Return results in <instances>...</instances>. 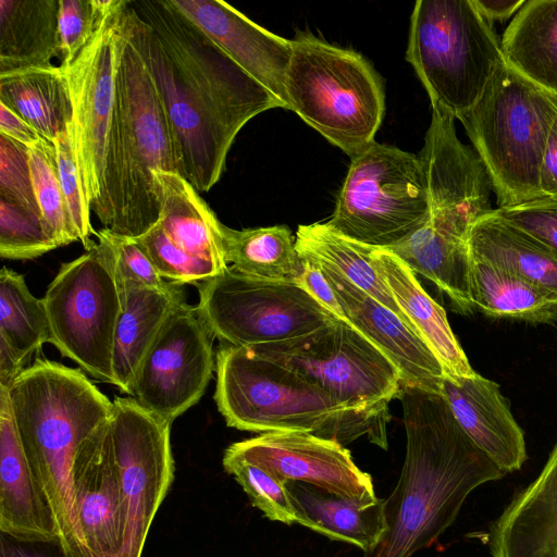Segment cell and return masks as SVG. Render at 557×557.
<instances>
[{
	"mask_svg": "<svg viewBox=\"0 0 557 557\" xmlns=\"http://www.w3.org/2000/svg\"><path fill=\"white\" fill-rule=\"evenodd\" d=\"M127 20L168 119L177 174L209 191L239 131L285 106L171 0H128Z\"/></svg>",
	"mask_w": 557,
	"mask_h": 557,
	"instance_id": "1",
	"label": "cell"
},
{
	"mask_svg": "<svg viewBox=\"0 0 557 557\" xmlns=\"http://www.w3.org/2000/svg\"><path fill=\"white\" fill-rule=\"evenodd\" d=\"M398 398L405 461L384 499L386 531L363 557H412L430 547L473 490L507 474L468 437L441 394L401 385Z\"/></svg>",
	"mask_w": 557,
	"mask_h": 557,
	"instance_id": "2",
	"label": "cell"
},
{
	"mask_svg": "<svg viewBox=\"0 0 557 557\" xmlns=\"http://www.w3.org/2000/svg\"><path fill=\"white\" fill-rule=\"evenodd\" d=\"M29 466L59 529L63 557H85L73 486L82 444L111 416V401L78 369L36 359L8 388Z\"/></svg>",
	"mask_w": 557,
	"mask_h": 557,
	"instance_id": "3",
	"label": "cell"
},
{
	"mask_svg": "<svg viewBox=\"0 0 557 557\" xmlns=\"http://www.w3.org/2000/svg\"><path fill=\"white\" fill-rule=\"evenodd\" d=\"M123 10L116 42L115 101L103 195V228L136 238L160 218L153 172L177 173L173 140L153 79Z\"/></svg>",
	"mask_w": 557,
	"mask_h": 557,
	"instance_id": "4",
	"label": "cell"
},
{
	"mask_svg": "<svg viewBox=\"0 0 557 557\" xmlns=\"http://www.w3.org/2000/svg\"><path fill=\"white\" fill-rule=\"evenodd\" d=\"M214 400L228 426L308 432L345 446L361 436L387 449L389 417L349 410L307 376L246 347L220 344Z\"/></svg>",
	"mask_w": 557,
	"mask_h": 557,
	"instance_id": "5",
	"label": "cell"
},
{
	"mask_svg": "<svg viewBox=\"0 0 557 557\" xmlns=\"http://www.w3.org/2000/svg\"><path fill=\"white\" fill-rule=\"evenodd\" d=\"M557 95L504 62L459 121L490 175L497 208L542 198L540 171Z\"/></svg>",
	"mask_w": 557,
	"mask_h": 557,
	"instance_id": "6",
	"label": "cell"
},
{
	"mask_svg": "<svg viewBox=\"0 0 557 557\" xmlns=\"http://www.w3.org/2000/svg\"><path fill=\"white\" fill-rule=\"evenodd\" d=\"M285 91L288 110L350 158L375 141L385 113L384 85L358 52L298 33Z\"/></svg>",
	"mask_w": 557,
	"mask_h": 557,
	"instance_id": "7",
	"label": "cell"
},
{
	"mask_svg": "<svg viewBox=\"0 0 557 557\" xmlns=\"http://www.w3.org/2000/svg\"><path fill=\"white\" fill-rule=\"evenodd\" d=\"M406 59L431 104L459 120L505 62L500 40L471 0H418Z\"/></svg>",
	"mask_w": 557,
	"mask_h": 557,
	"instance_id": "8",
	"label": "cell"
},
{
	"mask_svg": "<svg viewBox=\"0 0 557 557\" xmlns=\"http://www.w3.org/2000/svg\"><path fill=\"white\" fill-rule=\"evenodd\" d=\"M428 216L426 176L419 154L374 141L351 158L326 223L356 242L389 248L408 238Z\"/></svg>",
	"mask_w": 557,
	"mask_h": 557,
	"instance_id": "9",
	"label": "cell"
},
{
	"mask_svg": "<svg viewBox=\"0 0 557 557\" xmlns=\"http://www.w3.org/2000/svg\"><path fill=\"white\" fill-rule=\"evenodd\" d=\"M98 242L61 264L42 298L51 344L90 376L113 384L115 333L122 288L109 243Z\"/></svg>",
	"mask_w": 557,
	"mask_h": 557,
	"instance_id": "10",
	"label": "cell"
},
{
	"mask_svg": "<svg viewBox=\"0 0 557 557\" xmlns=\"http://www.w3.org/2000/svg\"><path fill=\"white\" fill-rule=\"evenodd\" d=\"M195 286L197 308L220 344L280 343L338 321L299 284L249 276L231 265Z\"/></svg>",
	"mask_w": 557,
	"mask_h": 557,
	"instance_id": "11",
	"label": "cell"
},
{
	"mask_svg": "<svg viewBox=\"0 0 557 557\" xmlns=\"http://www.w3.org/2000/svg\"><path fill=\"white\" fill-rule=\"evenodd\" d=\"M310 379L349 410L389 417L401 377L387 356L345 321L280 343L246 347Z\"/></svg>",
	"mask_w": 557,
	"mask_h": 557,
	"instance_id": "12",
	"label": "cell"
},
{
	"mask_svg": "<svg viewBox=\"0 0 557 557\" xmlns=\"http://www.w3.org/2000/svg\"><path fill=\"white\" fill-rule=\"evenodd\" d=\"M109 425L125 519L123 557H141L150 525L174 480L172 423L131 396L114 398Z\"/></svg>",
	"mask_w": 557,
	"mask_h": 557,
	"instance_id": "13",
	"label": "cell"
},
{
	"mask_svg": "<svg viewBox=\"0 0 557 557\" xmlns=\"http://www.w3.org/2000/svg\"><path fill=\"white\" fill-rule=\"evenodd\" d=\"M125 4L126 0H114L87 46L63 66L73 104L71 131L76 164L94 213L103 195L114 115L116 42Z\"/></svg>",
	"mask_w": 557,
	"mask_h": 557,
	"instance_id": "14",
	"label": "cell"
},
{
	"mask_svg": "<svg viewBox=\"0 0 557 557\" xmlns=\"http://www.w3.org/2000/svg\"><path fill=\"white\" fill-rule=\"evenodd\" d=\"M214 338L197 305H180L144 357L132 396L173 423L198 403L212 377Z\"/></svg>",
	"mask_w": 557,
	"mask_h": 557,
	"instance_id": "15",
	"label": "cell"
},
{
	"mask_svg": "<svg viewBox=\"0 0 557 557\" xmlns=\"http://www.w3.org/2000/svg\"><path fill=\"white\" fill-rule=\"evenodd\" d=\"M455 120L432 107L431 123L419 153L429 195L425 224L468 240L474 223L494 210V190L476 151L458 138Z\"/></svg>",
	"mask_w": 557,
	"mask_h": 557,
	"instance_id": "16",
	"label": "cell"
},
{
	"mask_svg": "<svg viewBox=\"0 0 557 557\" xmlns=\"http://www.w3.org/2000/svg\"><path fill=\"white\" fill-rule=\"evenodd\" d=\"M226 450L284 482L307 483L361 502L377 498L371 475L357 467L345 446L308 432L263 433Z\"/></svg>",
	"mask_w": 557,
	"mask_h": 557,
	"instance_id": "17",
	"label": "cell"
},
{
	"mask_svg": "<svg viewBox=\"0 0 557 557\" xmlns=\"http://www.w3.org/2000/svg\"><path fill=\"white\" fill-rule=\"evenodd\" d=\"M109 419L82 444L73 466L85 557H123L125 519Z\"/></svg>",
	"mask_w": 557,
	"mask_h": 557,
	"instance_id": "18",
	"label": "cell"
},
{
	"mask_svg": "<svg viewBox=\"0 0 557 557\" xmlns=\"http://www.w3.org/2000/svg\"><path fill=\"white\" fill-rule=\"evenodd\" d=\"M312 259L332 285L347 323L387 356L399 371L401 385L440 394L445 371L426 343L395 312L357 287L337 269Z\"/></svg>",
	"mask_w": 557,
	"mask_h": 557,
	"instance_id": "19",
	"label": "cell"
},
{
	"mask_svg": "<svg viewBox=\"0 0 557 557\" xmlns=\"http://www.w3.org/2000/svg\"><path fill=\"white\" fill-rule=\"evenodd\" d=\"M223 52L287 107L292 40L275 35L221 0H171Z\"/></svg>",
	"mask_w": 557,
	"mask_h": 557,
	"instance_id": "20",
	"label": "cell"
},
{
	"mask_svg": "<svg viewBox=\"0 0 557 557\" xmlns=\"http://www.w3.org/2000/svg\"><path fill=\"white\" fill-rule=\"evenodd\" d=\"M0 531L22 542L59 543L54 515L25 455L4 386H0Z\"/></svg>",
	"mask_w": 557,
	"mask_h": 557,
	"instance_id": "21",
	"label": "cell"
},
{
	"mask_svg": "<svg viewBox=\"0 0 557 557\" xmlns=\"http://www.w3.org/2000/svg\"><path fill=\"white\" fill-rule=\"evenodd\" d=\"M440 394L468 437L506 473L527 460L522 429L516 422L498 384L475 373L444 376Z\"/></svg>",
	"mask_w": 557,
	"mask_h": 557,
	"instance_id": "22",
	"label": "cell"
},
{
	"mask_svg": "<svg viewBox=\"0 0 557 557\" xmlns=\"http://www.w3.org/2000/svg\"><path fill=\"white\" fill-rule=\"evenodd\" d=\"M492 557H557V442L540 475L491 524Z\"/></svg>",
	"mask_w": 557,
	"mask_h": 557,
	"instance_id": "23",
	"label": "cell"
},
{
	"mask_svg": "<svg viewBox=\"0 0 557 557\" xmlns=\"http://www.w3.org/2000/svg\"><path fill=\"white\" fill-rule=\"evenodd\" d=\"M120 284L123 306L114 341L113 385L132 396L144 357L169 315L185 302V290L174 283L164 288L121 280Z\"/></svg>",
	"mask_w": 557,
	"mask_h": 557,
	"instance_id": "24",
	"label": "cell"
},
{
	"mask_svg": "<svg viewBox=\"0 0 557 557\" xmlns=\"http://www.w3.org/2000/svg\"><path fill=\"white\" fill-rule=\"evenodd\" d=\"M371 260L400 310L440 360L445 374L474 375L476 372L454 335L445 310L423 289L414 272L385 248L373 247Z\"/></svg>",
	"mask_w": 557,
	"mask_h": 557,
	"instance_id": "25",
	"label": "cell"
},
{
	"mask_svg": "<svg viewBox=\"0 0 557 557\" xmlns=\"http://www.w3.org/2000/svg\"><path fill=\"white\" fill-rule=\"evenodd\" d=\"M299 522L333 541L363 553L376 547L386 531L384 499L361 502L302 482H286Z\"/></svg>",
	"mask_w": 557,
	"mask_h": 557,
	"instance_id": "26",
	"label": "cell"
},
{
	"mask_svg": "<svg viewBox=\"0 0 557 557\" xmlns=\"http://www.w3.org/2000/svg\"><path fill=\"white\" fill-rule=\"evenodd\" d=\"M158 186L160 218L157 224L178 249L214 262L225 261L220 236V220L185 178L175 172H153Z\"/></svg>",
	"mask_w": 557,
	"mask_h": 557,
	"instance_id": "27",
	"label": "cell"
},
{
	"mask_svg": "<svg viewBox=\"0 0 557 557\" xmlns=\"http://www.w3.org/2000/svg\"><path fill=\"white\" fill-rule=\"evenodd\" d=\"M0 103L51 143L72 124L71 90L61 65L0 73Z\"/></svg>",
	"mask_w": 557,
	"mask_h": 557,
	"instance_id": "28",
	"label": "cell"
},
{
	"mask_svg": "<svg viewBox=\"0 0 557 557\" xmlns=\"http://www.w3.org/2000/svg\"><path fill=\"white\" fill-rule=\"evenodd\" d=\"M508 66L557 95V0H529L500 40Z\"/></svg>",
	"mask_w": 557,
	"mask_h": 557,
	"instance_id": "29",
	"label": "cell"
},
{
	"mask_svg": "<svg viewBox=\"0 0 557 557\" xmlns=\"http://www.w3.org/2000/svg\"><path fill=\"white\" fill-rule=\"evenodd\" d=\"M58 11L59 0H0V73L52 64Z\"/></svg>",
	"mask_w": 557,
	"mask_h": 557,
	"instance_id": "30",
	"label": "cell"
},
{
	"mask_svg": "<svg viewBox=\"0 0 557 557\" xmlns=\"http://www.w3.org/2000/svg\"><path fill=\"white\" fill-rule=\"evenodd\" d=\"M470 256L557 295V256L493 212L472 226Z\"/></svg>",
	"mask_w": 557,
	"mask_h": 557,
	"instance_id": "31",
	"label": "cell"
},
{
	"mask_svg": "<svg viewBox=\"0 0 557 557\" xmlns=\"http://www.w3.org/2000/svg\"><path fill=\"white\" fill-rule=\"evenodd\" d=\"M469 290L473 307L494 318L529 322L557 319V295L470 256Z\"/></svg>",
	"mask_w": 557,
	"mask_h": 557,
	"instance_id": "32",
	"label": "cell"
},
{
	"mask_svg": "<svg viewBox=\"0 0 557 557\" xmlns=\"http://www.w3.org/2000/svg\"><path fill=\"white\" fill-rule=\"evenodd\" d=\"M220 236L225 261L238 272L297 284L301 278L304 260L286 225L234 230L220 222Z\"/></svg>",
	"mask_w": 557,
	"mask_h": 557,
	"instance_id": "33",
	"label": "cell"
},
{
	"mask_svg": "<svg viewBox=\"0 0 557 557\" xmlns=\"http://www.w3.org/2000/svg\"><path fill=\"white\" fill-rule=\"evenodd\" d=\"M295 239L298 252L337 269L357 287L395 312L419 335L376 271L371 260L372 246L339 234L327 223L299 225Z\"/></svg>",
	"mask_w": 557,
	"mask_h": 557,
	"instance_id": "34",
	"label": "cell"
},
{
	"mask_svg": "<svg viewBox=\"0 0 557 557\" xmlns=\"http://www.w3.org/2000/svg\"><path fill=\"white\" fill-rule=\"evenodd\" d=\"M51 334L42 299L28 289L22 274L3 267L0 271V346L28 368L33 356Z\"/></svg>",
	"mask_w": 557,
	"mask_h": 557,
	"instance_id": "35",
	"label": "cell"
},
{
	"mask_svg": "<svg viewBox=\"0 0 557 557\" xmlns=\"http://www.w3.org/2000/svg\"><path fill=\"white\" fill-rule=\"evenodd\" d=\"M33 187L42 221L60 247L78 240L61 187L54 145L42 139L28 147Z\"/></svg>",
	"mask_w": 557,
	"mask_h": 557,
	"instance_id": "36",
	"label": "cell"
},
{
	"mask_svg": "<svg viewBox=\"0 0 557 557\" xmlns=\"http://www.w3.org/2000/svg\"><path fill=\"white\" fill-rule=\"evenodd\" d=\"M222 465L224 470L242 486L251 504L260 509L267 518L285 524L299 522L286 482L226 449Z\"/></svg>",
	"mask_w": 557,
	"mask_h": 557,
	"instance_id": "37",
	"label": "cell"
},
{
	"mask_svg": "<svg viewBox=\"0 0 557 557\" xmlns=\"http://www.w3.org/2000/svg\"><path fill=\"white\" fill-rule=\"evenodd\" d=\"M60 247L39 213L0 199V256L28 260Z\"/></svg>",
	"mask_w": 557,
	"mask_h": 557,
	"instance_id": "38",
	"label": "cell"
},
{
	"mask_svg": "<svg viewBox=\"0 0 557 557\" xmlns=\"http://www.w3.org/2000/svg\"><path fill=\"white\" fill-rule=\"evenodd\" d=\"M133 239L150 259L159 275L170 283L195 285L226 270L214 262L178 249L157 223L145 234Z\"/></svg>",
	"mask_w": 557,
	"mask_h": 557,
	"instance_id": "39",
	"label": "cell"
},
{
	"mask_svg": "<svg viewBox=\"0 0 557 557\" xmlns=\"http://www.w3.org/2000/svg\"><path fill=\"white\" fill-rule=\"evenodd\" d=\"M114 0H59L60 65H70L87 46Z\"/></svg>",
	"mask_w": 557,
	"mask_h": 557,
	"instance_id": "40",
	"label": "cell"
},
{
	"mask_svg": "<svg viewBox=\"0 0 557 557\" xmlns=\"http://www.w3.org/2000/svg\"><path fill=\"white\" fill-rule=\"evenodd\" d=\"M57 152L59 178L67 212L78 240L88 249L95 242L96 235L90 221L91 208L86 199L83 183L76 164L71 125L52 141Z\"/></svg>",
	"mask_w": 557,
	"mask_h": 557,
	"instance_id": "41",
	"label": "cell"
},
{
	"mask_svg": "<svg viewBox=\"0 0 557 557\" xmlns=\"http://www.w3.org/2000/svg\"><path fill=\"white\" fill-rule=\"evenodd\" d=\"M0 199L40 214L33 187L28 147L1 133Z\"/></svg>",
	"mask_w": 557,
	"mask_h": 557,
	"instance_id": "42",
	"label": "cell"
},
{
	"mask_svg": "<svg viewBox=\"0 0 557 557\" xmlns=\"http://www.w3.org/2000/svg\"><path fill=\"white\" fill-rule=\"evenodd\" d=\"M492 212L557 256V198L542 197Z\"/></svg>",
	"mask_w": 557,
	"mask_h": 557,
	"instance_id": "43",
	"label": "cell"
},
{
	"mask_svg": "<svg viewBox=\"0 0 557 557\" xmlns=\"http://www.w3.org/2000/svg\"><path fill=\"white\" fill-rule=\"evenodd\" d=\"M110 245L117 276L121 281H128L151 288H164L170 282L163 280L152 262L133 238L112 233L107 228L98 231Z\"/></svg>",
	"mask_w": 557,
	"mask_h": 557,
	"instance_id": "44",
	"label": "cell"
},
{
	"mask_svg": "<svg viewBox=\"0 0 557 557\" xmlns=\"http://www.w3.org/2000/svg\"><path fill=\"white\" fill-rule=\"evenodd\" d=\"M299 255L304 260V273L298 284L338 320L347 322L338 298L319 264L312 258Z\"/></svg>",
	"mask_w": 557,
	"mask_h": 557,
	"instance_id": "45",
	"label": "cell"
},
{
	"mask_svg": "<svg viewBox=\"0 0 557 557\" xmlns=\"http://www.w3.org/2000/svg\"><path fill=\"white\" fill-rule=\"evenodd\" d=\"M540 189L543 197L557 198V119L550 128L543 156Z\"/></svg>",
	"mask_w": 557,
	"mask_h": 557,
	"instance_id": "46",
	"label": "cell"
},
{
	"mask_svg": "<svg viewBox=\"0 0 557 557\" xmlns=\"http://www.w3.org/2000/svg\"><path fill=\"white\" fill-rule=\"evenodd\" d=\"M0 133L27 147H32L45 139L22 117L1 103Z\"/></svg>",
	"mask_w": 557,
	"mask_h": 557,
	"instance_id": "47",
	"label": "cell"
},
{
	"mask_svg": "<svg viewBox=\"0 0 557 557\" xmlns=\"http://www.w3.org/2000/svg\"><path fill=\"white\" fill-rule=\"evenodd\" d=\"M479 14L490 24L515 16L525 0H471Z\"/></svg>",
	"mask_w": 557,
	"mask_h": 557,
	"instance_id": "48",
	"label": "cell"
},
{
	"mask_svg": "<svg viewBox=\"0 0 557 557\" xmlns=\"http://www.w3.org/2000/svg\"><path fill=\"white\" fill-rule=\"evenodd\" d=\"M48 544L22 542L1 533L0 557H54Z\"/></svg>",
	"mask_w": 557,
	"mask_h": 557,
	"instance_id": "49",
	"label": "cell"
}]
</instances>
